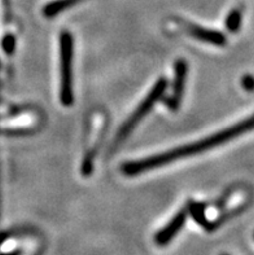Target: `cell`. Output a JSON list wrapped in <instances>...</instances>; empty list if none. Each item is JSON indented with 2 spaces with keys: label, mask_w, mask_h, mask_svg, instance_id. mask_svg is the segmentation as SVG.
<instances>
[{
  "label": "cell",
  "mask_w": 254,
  "mask_h": 255,
  "mask_svg": "<svg viewBox=\"0 0 254 255\" xmlns=\"http://www.w3.org/2000/svg\"><path fill=\"white\" fill-rule=\"evenodd\" d=\"M3 49L5 51V53L8 55H12L14 49H16V38L13 35H6L3 39Z\"/></svg>",
  "instance_id": "obj_10"
},
{
  "label": "cell",
  "mask_w": 254,
  "mask_h": 255,
  "mask_svg": "<svg viewBox=\"0 0 254 255\" xmlns=\"http://www.w3.org/2000/svg\"><path fill=\"white\" fill-rule=\"evenodd\" d=\"M73 56L74 40L69 32H62L60 36V62H61V86L60 100L65 107H70L74 101L73 92Z\"/></svg>",
  "instance_id": "obj_2"
},
{
  "label": "cell",
  "mask_w": 254,
  "mask_h": 255,
  "mask_svg": "<svg viewBox=\"0 0 254 255\" xmlns=\"http://www.w3.org/2000/svg\"><path fill=\"white\" fill-rule=\"evenodd\" d=\"M223 255H227V254H223Z\"/></svg>",
  "instance_id": "obj_13"
},
{
  "label": "cell",
  "mask_w": 254,
  "mask_h": 255,
  "mask_svg": "<svg viewBox=\"0 0 254 255\" xmlns=\"http://www.w3.org/2000/svg\"><path fill=\"white\" fill-rule=\"evenodd\" d=\"M242 25V13L240 10L234 9L230 12V14L226 18V27L231 32H236Z\"/></svg>",
  "instance_id": "obj_9"
},
{
  "label": "cell",
  "mask_w": 254,
  "mask_h": 255,
  "mask_svg": "<svg viewBox=\"0 0 254 255\" xmlns=\"http://www.w3.org/2000/svg\"><path fill=\"white\" fill-rule=\"evenodd\" d=\"M187 71H188L187 62L184 60L177 61V64H175V77H174L173 82V92H171L170 99L168 100V107L171 110H177L180 105L187 79Z\"/></svg>",
  "instance_id": "obj_4"
},
{
  "label": "cell",
  "mask_w": 254,
  "mask_h": 255,
  "mask_svg": "<svg viewBox=\"0 0 254 255\" xmlns=\"http://www.w3.org/2000/svg\"><path fill=\"white\" fill-rule=\"evenodd\" d=\"M186 30L187 34H190L191 36H193L197 40H201V42L218 45V47H222L226 44V36L217 30L205 29V27L197 25H186Z\"/></svg>",
  "instance_id": "obj_6"
},
{
  "label": "cell",
  "mask_w": 254,
  "mask_h": 255,
  "mask_svg": "<svg viewBox=\"0 0 254 255\" xmlns=\"http://www.w3.org/2000/svg\"><path fill=\"white\" fill-rule=\"evenodd\" d=\"M187 220V211L186 210H180L179 213L173 218V219L169 222L166 226L162 228L160 232L156 235V244L160 246L168 245L174 237L177 236V233L179 232L180 228L184 226Z\"/></svg>",
  "instance_id": "obj_5"
},
{
  "label": "cell",
  "mask_w": 254,
  "mask_h": 255,
  "mask_svg": "<svg viewBox=\"0 0 254 255\" xmlns=\"http://www.w3.org/2000/svg\"><path fill=\"white\" fill-rule=\"evenodd\" d=\"M188 211H190V214L193 217V219L196 220L200 226L209 227V223H208V220H206V217H205V209H204L203 205L192 202V204H190V209H188Z\"/></svg>",
  "instance_id": "obj_8"
},
{
  "label": "cell",
  "mask_w": 254,
  "mask_h": 255,
  "mask_svg": "<svg viewBox=\"0 0 254 255\" xmlns=\"http://www.w3.org/2000/svg\"><path fill=\"white\" fill-rule=\"evenodd\" d=\"M166 87H168V81H166L165 78H160V79L156 82L155 87L149 91V94L145 96L144 100L139 104V107L134 110V113L129 117V120L126 121V122L123 123V126L119 128L116 137V144L122 142L123 140L134 131V128L138 126L139 122L151 112L152 108L155 107V104L161 99L164 92L166 91Z\"/></svg>",
  "instance_id": "obj_3"
},
{
  "label": "cell",
  "mask_w": 254,
  "mask_h": 255,
  "mask_svg": "<svg viewBox=\"0 0 254 255\" xmlns=\"http://www.w3.org/2000/svg\"><path fill=\"white\" fill-rule=\"evenodd\" d=\"M252 129H254V114L249 117V118H247V120H243L240 122L235 123V125H232L229 128L222 129V131H219L217 133H213V135L208 136L205 139L199 140L196 142L171 149V150H168V152L152 155V157L140 159V161L127 162V163L122 166V172L127 175V176H135V175L149 171V170H155V168L168 165V163L175 162L178 159L188 158L191 155L199 154V153L217 148L218 145H222L225 142L231 141V140L236 139V137H239L243 133L249 132Z\"/></svg>",
  "instance_id": "obj_1"
},
{
  "label": "cell",
  "mask_w": 254,
  "mask_h": 255,
  "mask_svg": "<svg viewBox=\"0 0 254 255\" xmlns=\"http://www.w3.org/2000/svg\"><path fill=\"white\" fill-rule=\"evenodd\" d=\"M242 86L245 91H254V77L253 75H245L242 79Z\"/></svg>",
  "instance_id": "obj_11"
},
{
  "label": "cell",
  "mask_w": 254,
  "mask_h": 255,
  "mask_svg": "<svg viewBox=\"0 0 254 255\" xmlns=\"http://www.w3.org/2000/svg\"><path fill=\"white\" fill-rule=\"evenodd\" d=\"M21 254H22V252H21V250H14V252L3 253V254H0V255H21Z\"/></svg>",
  "instance_id": "obj_12"
},
{
  "label": "cell",
  "mask_w": 254,
  "mask_h": 255,
  "mask_svg": "<svg viewBox=\"0 0 254 255\" xmlns=\"http://www.w3.org/2000/svg\"><path fill=\"white\" fill-rule=\"evenodd\" d=\"M77 1L78 0H56V1H53V3L48 4V5L45 6L43 13H44L45 17L51 18V17H55L56 14L61 13L62 10H65L69 6L74 5Z\"/></svg>",
  "instance_id": "obj_7"
}]
</instances>
